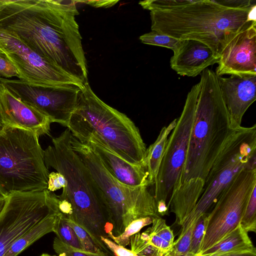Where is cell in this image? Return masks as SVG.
<instances>
[{"instance_id":"1","label":"cell","mask_w":256,"mask_h":256,"mask_svg":"<svg viewBox=\"0 0 256 256\" xmlns=\"http://www.w3.org/2000/svg\"><path fill=\"white\" fill-rule=\"evenodd\" d=\"M256 5L234 8L218 0H195L168 10H150L151 30L208 46L216 57L239 32L256 24Z\"/></svg>"},{"instance_id":"2","label":"cell","mask_w":256,"mask_h":256,"mask_svg":"<svg viewBox=\"0 0 256 256\" xmlns=\"http://www.w3.org/2000/svg\"><path fill=\"white\" fill-rule=\"evenodd\" d=\"M72 134L67 128L60 136L52 139V146L44 150L46 167L52 168L65 178L67 185L60 196L71 204L67 218L84 229L104 252L112 256L101 240L112 232L104 196L90 172L72 149Z\"/></svg>"},{"instance_id":"3","label":"cell","mask_w":256,"mask_h":256,"mask_svg":"<svg viewBox=\"0 0 256 256\" xmlns=\"http://www.w3.org/2000/svg\"><path fill=\"white\" fill-rule=\"evenodd\" d=\"M191 89L196 100L194 118L182 184L194 178L205 182L216 156L234 130L230 128L228 114L214 71L205 69L200 82Z\"/></svg>"},{"instance_id":"4","label":"cell","mask_w":256,"mask_h":256,"mask_svg":"<svg viewBox=\"0 0 256 256\" xmlns=\"http://www.w3.org/2000/svg\"><path fill=\"white\" fill-rule=\"evenodd\" d=\"M68 128L77 139L94 132L127 162L144 165L147 148L138 128L126 115L101 100L88 82L81 88Z\"/></svg>"},{"instance_id":"5","label":"cell","mask_w":256,"mask_h":256,"mask_svg":"<svg viewBox=\"0 0 256 256\" xmlns=\"http://www.w3.org/2000/svg\"><path fill=\"white\" fill-rule=\"evenodd\" d=\"M0 28L57 65L66 38L60 0H0Z\"/></svg>"},{"instance_id":"6","label":"cell","mask_w":256,"mask_h":256,"mask_svg":"<svg viewBox=\"0 0 256 256\" xmlns=\"http://www.w3.org/2000/svg\"><path fill=\"white\" fill-rule=\"evenodd\" d=\"M36 133L4 126L0 130V194L48 188L50 174Z\"/></svg>"},{"instance_id":"7","label":"cell","mask_w":256,"mask_h":256,"mask_svg":"<svg viewBox=\"0 0 256 256\" xmlns=\"http://www.w3.org/2000/svg\"><path fill=\"white\" fill-rule=\"evenodd\" d=\"M70 143L104 196L114 236L121 234L136 219L160 217L157 212L154 196L148 186L130 187L122 184L111 174L88 144L72 135Z\"/></svg>"},{"instance_id":"8","label":"cell","mask_w":256,"mask_h":256,"mask_svg":"<svg viewBox=\"0 0 256 256\" xmlns=\"http://www.w3.org/2000/svg\"><path fill=\"white\" fill-rule=\"evenodd\" d=\"M256 124L240 126L227 138L206 177L204 190L194 208L181 226L184 234L206 214L242 170L256 168Z\"/></svg>"},{"instance_id":"9","label":"cell","mask_w":256,"mask_h":256,"mask_svg":"<svg viewBox=\"0 0 256 256\" xmlns=\"http://www.w3.org/2000/svg\"><path fill=\"white\" fill-rule=\"evenodd\" d=\"M58 196L48 190L15 192L6 198L0 213V256L32 226L58 213Z\"/></svg>"},{"instance_id":"10","label":"cell","mask_w":256,"mask_h":256,"mask_svg":"<svg viewBox=\"0 0 256 256\" xmlns=\"http://www.w3.org/2000/svg\"><path fill=\"white\" fill-rule=\"evenodd\" d=\"M256 186V168H244L234 178L206 215V229L198 256L240 224L246 206Z\"/></svg>"},{"instance_id":"11","label":"cell","mask_w":256,"mask_h":256,"mask_svg":"<svg viewBox=\"0 0 256 256\" xmlns=\"http://www.w3.org/2000/svg\"><path fill=\"white\" fill-rule=\"evenodd\" d=\"M196 100L192 89L188 92L180 116L168 138L154 186L156 202L169 200L182 184V178L194 118Z\"/></svg>"},{"instance_id":"12","label":"cell","mask_w":256,"mask_h":256,"mask_svg":"<svg viewBox=\"0 0 256 256\" xmlns=\"http://www.w3.org/2000/svg\"><path fill=\"white\" fill-rule=\"evenodd\" d=\"M0 56L15 66L20 80L34 86L85 84L33 50L14 32L0 28Z\"/></svg>"},{"instance_id":"13","label":"cell","mask_w":256,"mask_h":256,"mask_svg":"<svg viewBox=\"0 0 256 256\" xmlns=\"http://www.w3.org/2000/svg\"><path fill=\"white\" fill-rule=\"evenodd\" d=\"M6 86L22 100L48 116L52 122L68 128L81 90L74 84L34 86L20 80L0 78Z\"/></svg>"},{"instance_id":"14","label":"cell","mask_w":256,"mask_h":256,"mask_svg":"<svg viewBox=\"0 0 256 256\" xmlns=\"http://www.w3.org/2000/svg\"><path fill=\"white\" fill-rule=\"evenodd\" d=\"M216 70L224 74L256 76V24L237 34L220 55Z\"/></svg>"},{"instance_id":"15","label":"cell","mask_w":256,"mask_h":256,"mask_svg":"<svg viewBox=\"0 0 256 256\" xmlns=\"http://www.w3.org/2000/svg\"><path fill=\"white\" fill-rule=\"evenodd\" d=\"M0 120L4 126L50 136V118L22 100L0 81Z\"/></svg>"},{"instance_id":"16","label":"cell","mask_w":256,"mask_h":256,"mask_svg":"<svg viewBox=\"0 0 256 256\" xmlns=\"http://www.w3.org/2000/svg\"><path fill=\"white\" fill-rule=\"evenodd\" d=\"M88 144L111 174L122 184L130 186H151L144 165H135L120 157L96 133L78 139Z\"/></svg>"},{"instance_id":"17","label":"cell","mask_w":256,"mask_h":256,"mask_svg":"<svg viewBox=\"0 0 256 256\" xmlns=\"http://www.w3.org/2000/svg\"><path fill=\"white\" fill-rule=\"evenodd\" d=\"M222 98L230 120V128L241 126L242 117L256 98V76L232 74L228 78L218 76Z\"/></svg>"},{"instance_id":"18","label":"cell","mask_w":256,"mask_h":256,"mask_svg":"<svg viewBox=\"0 0 256 256\" xmlns=\"http://www.w3.org/2000/svg\"><path fill=\"white\" fill-rule=\"evenodd\" d=\"M180 40L170 60L171 68L178 74L195 77L208 66L218 64L219 58L205 44L193 40Z\"/></svg>"},{"instance_id":"19","label":"cell","mask_w":256,"mask_h":256,"mask_svg":"<svg viewBox=\"0 0 256 256\" xmlns=\"http://www.w3.org/2000/svg\"><path fill=\"white\" fill-rule=\"evenodd\" d=\"M204 185L202 179L191 178L182 182L172 194L167 206L174 214L176 224L181 226L194 208L203 192Z\"/></svg>"},{"instance_id":"20","label":"cell","mask_w":256,"mask_h":256,"mask_svg":"<svg viewBox=\"0 0 256 256\" xmlns=\"http://www.w3.org/2000/svg\"><path fill=\"white\" fill-rule=\"evenodd\" d=\"M255 249L248 232L239 224L220 241L198 256H214Z\"/></svg>"},{"instance_id":"21","label":"cell","mask_w":256,"mask_h":256,"mask_svg":"<svg viewBox=\"0 0 256 256\" xmlns=\"http://www.w3.org/2000/svg\"><path fill=\"white\" fill-rule=\"evenodd\" d=\"M176 121L177 118H174L168 126L162 127L156 141L146 149L144 163L151 186L154 185L158 175L168 136L175 127Z\"/></svg>"},{"instance_id":"22","label":"cell","mask_w":256,"mask_h":256,"mask_svg":"<svg viewBox=\"0 0 256 256\" xmlns=\"http://www.w3.org/2000/svg\"><path fill=\"white\" fill-rule=\"evenodd\" d=\"M59 212L48 216L32 226L13 243L4 256H17L40 238L53 232Z\"/></svg>"},{"instance_id":"23","label":"cell","mask_w":256,"mask_h":256,"mask_svg":"<svg viewBox=\"0 0 256 256\" xmlns=\"http://www.w3.org/2000/svg\"><path fill=\"white\" fill-rule=\"evenodd\" d=\"M152 226L141 234L152 245L158 249L164 254L172 248L174 242V236L166 220L161 217L152 218Z\"/></svg>"},{"instance_id":"24","label":"cell","mask_w":256,"mask_h":256,"mask_svg":"<svg viewBox=\"0 0 256 256\" xmlns=\"http://www.w3.org/2000/svg\"><path fill=\"white\" fill-rule=\"evenodd\" d=\"M53 232L56 234V237L62 242L72 247L82 250L74 230L60 212L56 216Z\"/></svg>"},{"instance_id":"25","label":"cell","mask_w":256,"mask_h":256,"mask_svg":"<svg viewBox=\"0 0 256 256\" xmlns=\"http://www.w3.org/2000/svg\"><path fill=\"white\" fill-rule=\"evenodd\" d=\"M152 222L151 217L136 219L132 221L120 235L114 236L112 232H110L108 237L116 244L126 247L130 244L131 236L139 232L144 227L152 224Z\"/></svg>"},{"instance_id":"26","label":"cell","mask_w":256,"mask_h":256,"mask_svg":"<svg viewBox=\"0 0 256 256\" xmlns=\"http://www.w3.org/2000/svg\"><path fill=\"white\" fill-rule=\"evenodd\" d=\"M139 39L144 44L164 47L172 50L174 52L177 49L180 42V40L154 30L140 36Z\"/></svg>"},{"instance_id":"27","label":"cell","mask_w":256,"mask_h":256,"mask_svg":"<svg viewBox=\"0 0 256 256\" xmlns=\"http://www.w3.org/2000/svg\"><path fill=\"white\" fill-rule=\"evenodd\" d=\"M131 250L138 256H164L157 248L152 245L139 232L130 238Z\"/></svg>"},{"instance_id":"28","label":"cell","mask_w":256,"mask_h":256,"mask_svg":"<svg viewBox=\"0 0 256 256\" xmlns=\"http://www.w3.org/2000/svg\"><path fill=\"white\" fill-rule=\"evenodd\" d=\"M248 232H256V186L252 192L240 222Z\"/></svg>"},{"instance_id":"29","label":"cell","mask_w":256,"mask_h":256,"mask_svg":"<svg viewBox=\"0 0 256 256\" xmlns=\"http://www.w3.org/2000/svg\"><path fill=\"white\" fill-rule=\"evenodd\" d=\"M196 224L192 225L174 240L170 250L164 256H187L190 246L191 237Z\"/></svg>"},{"instance_id":"30","label":"cell","mask_w":256,"mask_h":256,"mask_svg":"<svg viewBox=\"0 0 256 256\" xmlns=\"http://www.w3.org/2000/svg\"><path fill=\"white\" fill-rule=\"evenodd\" d=\"M53 248L58 256H110L105 252L94 253L70 246L55 237Z\"/></svg>"},{"instance_id":"31","label":"cell","mask_w":256,"mask_h":256,"mask_svg":"<svg viewBox=\"0 0 256 256\" xmlns=\"http://www.w3.org/2000/svg\"><path fill=\"white\" fill-rule=\"evenodd\" d=\"M64 218H66L68 224L74 230L82 250L94 253L104 252L96 244L84 229L72 220L66 218L65 216Z\"/></svg>"},{"instance_id":"32","label":"cell","mask_w":256,"mask_h":256,"mask_svg":"<svg viewBox=\"0 0 256 256\" xmlns=\"http://www.w3.org/2000/svg\"><path fill=\"white\" fill-rule=\"evenodd\" d=\"M206 215L207 214L202 216L196 224L192 233L190 250L188 256H198L199 254L206 229Z\"/></svg>"},{"instance_id":"33","label":"cell","mask_w":256,"mask_h":256,"mask_svg":"<svg viewBox=\"0 0 256 256\" xmlns=\"http://www.w3.org/2000/svg\"><path fill=\"white\" fill-rule=\"evenodd\" d=\"M101 240L113 256H138L131 250L116 244L109 238L102 237Z\"/></svg>"},{"instance_id":"34","label":"cell","mask_w":256,"mask_h":256,"mask_svg":"<svg viewBox=\"0 0 256 256\" xmlns=\"http://www.w3.org/2000/svg\"><path fill=\"white\" fill-rule=\"evenodd\" d=\"M67 182L64 176L58 172H51L48 174L47 190L54 192L61 188H65Z\"/></svg>"},{"instance_id":"35","label":"cell","mask_w":256,"mask_h":256,"mask_svg":"<svg viewBox=\"0 0 256 256\" xmlns=\"http://www.w3.org/2000/svg\"><path fill=\"white\" fill-rule=\"evenodd\" d=\"M14 76L20 78L16 68L10 61L0 56V78L9 79Z\"/></svg>"},{"instance_id":"36","label":"cell","mask_w":256,"mask_h":256,"mask_svg":"<svg viewBox=\"0 0 256 256\" xmlns=\"http://www.w3.org/2000/svg\"><path fill=\"white\" fill-rule=\"evenodd\" d=\"M78 2H84L86 4L90 5L95 8H108L114 6L118 0H81L78 1Z\"/></svg>"},{"instance_id":"37","label":"cell","mask_w":256,"mask_h":256,"mask_svg":"<svg viewBox=\"0 0 256 256\" xmlns=\"http://www.w3.org/2000/svg\"><path fill=\"white\" fill-rule=\"evenodd\" d=\"M158 214L160 216H163L168 215L169 208L167 206L166 202L161 200L156 202Z\"/></svg>"},{"instance_id":"38","label":"cell","mask_w":256,"mask_h":256,"mask_svg":"<svg viewBox=\"0 0 256 256\" xmlns=\"http://www.w3.org/2000/svg\"><path fill=\"white\" fill-rule=\"evenodd\" d=\"M208 256H256V250L255 249L250 250L228 252L220 254Z\"/></svg>"},{"instance_id":"39","label":"cell","mask_w":256,"mask_h":256,"mask_svg":"<svg viewBox=\"0 0 256 256\" xmlns=\"http://www.w3.org/2000/svg\"><path fill=\"white\" fill-rule=\"evenodd\" d=\"M6 202V198L0 194V213L2 210Z\"/></svg>"},{"instance_id":"40","label":"cell","mask_w":256,"mask_h":256,"mask_svg":"<svg viewBox=\"0 0 256 256\" xmlns=\"http://www.w3.org/2000/svg\"><path fill=\"white\" fill-rule=\"evenodd\" d=\"M40 256H56L50 255L48 254H42L41 255H40Z\"/></svg>"},{"instance_id":"41","label":"cell","mask_w":256,"mask_h":256,"mask_svg":"<svg viewBox=\"0 0 256 256\" xmlns=\"http://www.w3.org/2000/svg\"><path fill=\"white\" fill-rule=\"evenodd\" d=\"M0 124H2V122H0ZM2 125H3V124H2Z\"/></svg>"},{"instance_id":"42","label":"cell","mask_w":256,"mask_h":256,"mask_svg":"<svg viewBox=\"0 0 256 256\" xmlns=\"http://www.w3.org/2000/svg\"></svg>"}]
</instances>
